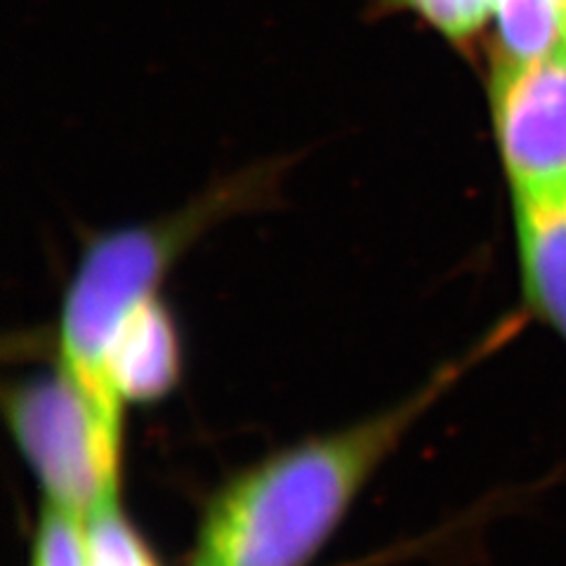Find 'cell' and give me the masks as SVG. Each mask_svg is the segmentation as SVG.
Wrapping results in <instances>:
<instances>
[{
  "mask_svg": "<svg viewBox=\"0 0 566 566\" xmlns=\"http://www.w3.org/2000/svg\"><path fill=\"white\" fill-rule=\"evenodd\" d=\"M102 374L120 403L164 399L180 380V335L158 295L142 303L118 326L104 354Z\"/></svg>",
  "mask_w": 566,
  "mask_h": 566,
  "instance_id": "cell-5",
  "label": "cell"
},
{
  "mask_svg": "<svg viewBox=\"0 0 566 566\" xmlns=\"http://www.w3.org/2000/svg\"><path fill=\"white\" fill-rule=\"evenodd\" d=\"M470 364H449L389 409L262 458L229 480L206 507L191 566H307Z\"/></svg>",
  "mask_w": 566,
  "mask_h": 566,
  "instance_id": "cell-1",
  "label": "cell"
},
{
  "mask_svg": "<svg viewBox=\"0 0 566 566\" xmlns=\"http://www.w3.org/2000/svg\"><path fill=\"white\" fill-rule=\"evenodd\" d=\"M234 189L212 193L189 210L151 224L123 227L85 248L60 312V368L116 422L123 403L104 382L102 364L118 326L156 297L170 264L216 220Z\"/></svg>",
  "mask_w": 566,
  "mask_h": 566,
  "instance_id": "cell-2",
  "label": "cell"
},
{
  "mask_svg": "<svg viewBox=\"0 0 566 566\" xmlns=\"http://www.w3.org/2000/svg\"><path fill=\"white\" fill-rule=\"evenodd\" d=\"M507 60H536L566 45V14L557 0H495Z\"/></svg>",
  "mask_w": 566,
  "mask_h": 566,
  "instance_id": "cell-7",
  "label": "cell"
},
{
  "mask_svg": "<svg viewBox=\"0 0 566 566\" xmlns=\"http://www.w3.org/2000/svg\"><path fill=\"white\" fill-rule=\"evenodd\" d=\"M491 112L512 193L566 191V45L495 64Z\"/></svg>",
  "mask_w": 566,
  "mask_h": 566,
  "instance_id": "cell-4",
  "label": "cell"
},
{
  "mask_svg": "<svg viewBox=\"0 0 566 566\" xmlns=\"http://www.w3.org/2000/svg\"><path fill=\"white\" fill-rule=\"evenodd\" d=\"M343 566H361V564H343Z\"/></svg>",
  "mask_w": 566,
  "mask_h": 566,
  "instance_id": "cell-8",
  "label": "cell"
},
{
  "mask_svg": "<svg viewBox=\"0 0 566 566\" xmlns=\"http://www.w3.org/2000/svg\"><path fill=\"white\" fill-rule=\"evenodd\" d=\"M6 418L45 503L74 517L118 505L123 422L57 366L6 395Z\"/></svg>",
  "mask_w": 566,
  "mask_h": 566,
  "instance_id": "cell-3",
  "label": "cell"
},
{
  "mask_svg": "<svg viewBox=\"0 0 566 566\" xmlns=\"http://www.w3.org/2000/svg\"><path fill=\"white\" fill-rule=\"evenodd\" d=\"M31 566H158L149 545L123 517L120 505L74 517L43 505Z\"/></svg>",
  "mask_w": 566,
  "mask_h": 566,
  "instance_id": "cell-6",
  "label": "cell"
}]
</instances>
